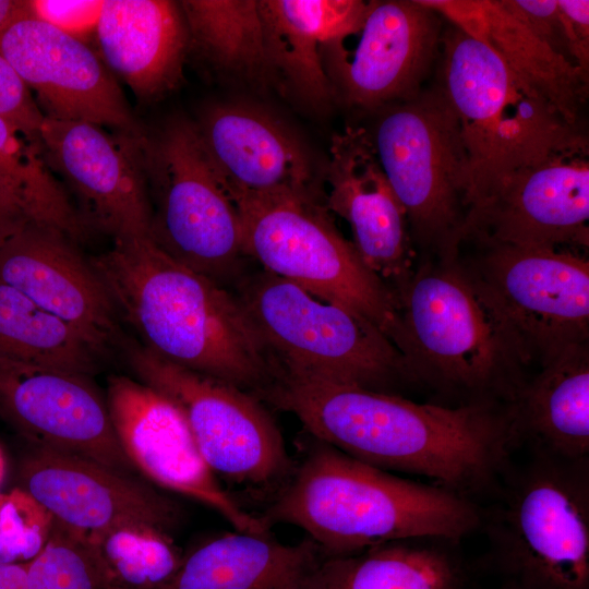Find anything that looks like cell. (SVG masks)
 <instances>
[{"mask_svg":"<svg viewBox=\"0 0 589 589\" xmlns=\"http://www.w3.org/2000/svg\"><path fill=\"white\" fill-rule=\"evenodd\" d=\"M260 400L292 413L305 433L360 461L426 478L479 504L496 492L516 449L503 402H416L285 373Z\"/></svg>","mask_w":589,"mask_h":589,"instance_id":"1","label":"cell"},{"mask_svg":"<svg viewBox=\"0 0 589 589\" xmlns=\"http://www.w3.org/2000/svg\"><path fill=\"white\" fill-rule=\"evenodd\" d=\"M89 260L119 317L159 358L256 398L275 381L277 365L239 298L151 238L113 240Z\"/></svg>","mask_w":589,"mask_h":589,"instance_id":"2","label":"cell"},{"mask_svg":"<svg viewBox=\"0 0 589 589\" xmlns=\"http://www.w3.org/2000/svg\"><path fill=\"white\" fill-rule=\"evenodd\" d=\"M302 458L260 514L272 528H301L324 556L410 538L456 542L481 524L482 505L432 483L360 461L305 433Z\"/></svg>","mask_w":589,"mask_h":589,"instance_id":"3","label":"cell"},{"mask_svg":"<svg viewBox=\"0 0 589 589\" xmlns=\"http://www.w3.org/2000/svg\"><path fill=\"white\" fill-rule=\"evenodd\" d=\"M395 296L410 385L449 405L516 398L531 363L459 256L423 259Z\"/></svg>","mask_w":589,"mask_h":589,"instance_id":"4","label":"cell"},{"mask_svg":"<svg viewBox=\"0 0 589 589\" xmlns=\"http://www.w3.org/2000/svg\"><path fill=\"white\" fill-rule=\"evenodd\" d=\"M482 506L498 589H589V458L528 452Z\"/></svg>","mask_w":589,"mask_h":589,"instance_id":"5","label":"cell"},{"mask_svg":"<svg viewBox=\"0 0 589 589\" xmlns=\"http://www.w3.org/2000/svg\"><path fill=\"white\" fill-rule=\"evenodd\" d=\"M365 129L423 259L454 260L466 239L471 175L459 124L441 89L376 110Z\"/></svg>","mask_w":589,"mask_h":589,"instance_id":"6","label":"cell"},{"mask_svg":"<svg viewBox=\"0 0 589 589\" xmlns=\"http://www.w3.org/2000/svg\"><path fill=\"white\" fill-rule=\"evenodd\" d=\"M278 373L395 393L410 385L402 354L372 322L265 271L237 296Z\"/></svg>","mask_w":589,"mask_h":589,"instance_id":"7","label":"cell"},{"mask_svg":"<svg viewBox=\"0 0 589 589\" xmlns=\"http://www.w3.org/2000/svg\"><path fill=\"white\" fill-rule=\"evenodd\" d=\"M440 89L467 151L472 203L505 173L582 134L488 47L460 29L442 37Z\"/></svg>","mask_w":589,"mask_h":589,"instance_id":"8","label":"cell"},{"mask_svg":"<svg viewBox=\"0 0 589 589\" xmlns=\"http://www.w3.org/2000/svg\"><path fill=\"white\" fill-rule=\"evenodd\" d=\"M231 199L241 220L245 256L257 261L263 271L361 314L396 344V296L339 232L323 197Z\"/></svg>","mask_w":589,"mask_h":589,"instance_id":"9","label":"cell"},{"mask_svg":"<svg viewBox=\"0 0 589 589\" xmlns=\"http://www.w3.org/2000/svg\"><path fill=\"white\" fill-rule=\"evenodd\" d=\"M151 240L219 284L244 255L238 208L212 165L195 122L169 120L144 140Z\"/></svg>","mask_w":589,"mask_h":589,"instance_id":"10","label":"cell"},{"mask_svg":"<svg viewBox=\"0 0 589 589\" xmlns=\"http://www.w3.org/2000/svg\"><path fill=\"white\" fill-rule=\"evenodd\" d=\"M127 354L137 380L181 410L217 479L268 503L287 484L296 461L259 398L225 381L172 364L141 344L131 345Z\"/></svg>","mask_w":589,"mask_h":589,"instance_id":"11","label":"cell"},{"mask_svg":"<svg viewBox=\"0 0 589 589\" xmlns=\"http://www.w3.org/2000/svg\"><path fill=\"white\" fill-rule=\"evenodd\" d=\"M460 261L520 349L540 366L589 340V262L570 250L482 245Z\"/></svg>","mask_w":589,"mask_h":589,"instance_id":"12","label":"cell"},{"mask_svg":"<svg viewBox=\"0 0 589 589\" xmlns=\"http://www.w3.org/2000/svg\"><path fill=\"white\" fill-rule=\"evenodd\" d=\"M589 149L585 133L513 169L467 216L466 241L570 250L588 248Z\"/></svg>","mask_w":589,"mask_h":589,"instance_id":"13","label":"cell"},{"mask_svg":"<svg viewBox=\"0 0 589 589\" xmlns=\"http://www.w3.org/2000/svg\"><path fill=\"white\" fill-rule=\"evenodd\" d=\"M438 14L418 0H373L353 32L323 46L335 99L376 111L421 92L441 47Z\"/></svg>","mask_w":589,"mask_h":589,"instance_id":"14","label":"cell"},{"mask_svg":"<svg viewBox=\"0 0 589 589\" xmlns=\"http://www.w3.org/2000/svg\"><path fill=\"white\" fill-rule=\"evenodd\" d=\"M145 136L86 121L45 118L41 154L75 196L76 211L89 231L97 229L112 240L149 238Z\"/></svg>","mask_w":589,"mask_h":589,"instance_id":"15","label":"cell"},{"mask_svg":"<svg viewBox=\"0 0 589 589\" xmlns=\"http://www.w3.org/2000/svg\"><path fill=\"white\" fill-rule=\"evenodd\" d=\"M106 402L124 454L163 489L193 498L225 518L235 531L264 534L271 527L227 491L201 455L181 410L139 380L112 375Z\"/></svg>","mask_w":589,"mask_h":589,"instance_id":"16","label":"cell"},{"mask_svg":"<svg viewBox=\"0 0 589 589\" xmlns=\"http://www.w3.org/2000/svg\"><path fill=\"white\" fill-rule=\"evenodd\" d=\"M0 53L33 91L45 117L145 134L96 50L29 15L24 1L0 28Z\"/></svg>","mask_w":589,"mask_h":589,"instance_id":"17","label":"cell"},{"mask_svg":"<svg viewBox=\"0 0 589 589\" xmlns=\"http://www.w3.org/2000/svg\"><path fill=\"white\" fill-rule=\"evenodd\" d=\"M0 416L34 447L136 471L117 438L106 398L87 375L0 357Z\"/></svg>","mask_w":589,"mask_h":589,"instance_id":"18","label":"cell"},{"mask_svg":"<svg viewBox=\"0 0 589 589\" xmlns=\"http://www.w3.org/2000/svg\"><path fill=\"white\" fill-rule=\"evenodd\" d=\"M19 479L56 520L86 533L145 525L171 534L181 521L179 504L151 484L77 455L32 446Z\"/></svg>","mask_w":589,"mask_h":589,"instance_id":"19","label":"cell"},{"mask_svg":"<svg viewBox=\"0 0 589 589\" xmlns=\"http://www.w3.org/2000/svg\"><path fill=\"white\" fill-rule=\"evenodd\" d=\"M0 280L73 326L104 354L118 346L116 308L91 260L63 231L28 221L3 239Z\"/></svg>","mask_w":589,"mask_h":589,"instance_id":"20","label":"cell"},{"mask_svg":"<svg viewBox=\"0 0 589 589\" xmlns=\"http://www.w3.org/2000/svg\"><path fill=\"white\" fill-rule=\"evenodd\" d=\"M203 147L231 197L324 199L315 161L284 121L248 103H220L195 123Z\"/></svg>","mask_w":589,"mask_h":589,"instance_id":"21","label":"cell"},{"mask_svg":"<svg viewBox=\"0 0 589 589\" xmlns=\"http://www.w3.org/2000/svg\"><path fill=\"white\" fill-rule=\"evenodd\" d=\"M323 179L325 206L349 224L363 263L396 293L414 269L413 245L405 211L365 128L334 134Z\"/></svg>","mask_w":589,"mask_h":589,"instance_id":"22","label":"cell"},{"mask_svg":"<svg viewBox=\"0 0 589 589\" xmlns=\"http://www.w3.org/2000/svg\"><path fill=\"white\" fill-rule=\"evenodd\" d=\"M272 85L313 112L335 99L324 69L325 44L357 29L368 10L362 0H260Z\"/></svg>","mask_w":589,"mask_h":589,"instance_id":"23","label":"cell"},{"mask_svg":"<svg viewBox=\"0 0 589 589\" xmlns=\"http://www.w3.org/2000/svg\"><path fill=\"white\" fill-rule=\"evenodd\" d=\"M97 55L142 100L173 91L183 74L189 34L179 2L104 0Z\"/></svg>","mask_w":589,"mask_h":589,"instance_id":"24","label":"cell"},{"mask_svg":"<svg viewBox=\"0 0 589 589\" xmlns=\"http://www.w3.org/2000/svg\"><path fill=\"white\" fill-rule=\"evenodd\" d=\"M478 40L573 125L588 98V72L539 39L502 0H418Z\"/></svg>","mask_w":589,"mask_h":589,"instance_id":"25","label":"cell"},{"mask_svg":"<svg viewBox=\"0 0 589 589\" xmlns=\"http://www.w3.org/2000/svg\"><path fill=\"white\" fill-rule=\"evenodd\" d=\"M515 448L589 458V347L573 346L541 365L508 404Z\"/></svg>","mask_w":589,"mask_h":589,"instance_id":"26","label":"cell"},{"mask_svg":"<svg viewBox=\"0 0 589 589\" xmlns=\"http://www.w3.org/2000/svg\"><path fill=\"white\" fill-rule=\"evenodd\" d=\"M323 557L321 548L309 537L285 544L269 532L236 531L184 554L163 589H303Z\"/></svg>","mask_w":589,"mask_h":589,"instance_id":"27","label":"cell"},{"mask_svg":"<svg viewBox=\"0 0 589 589\" xmlns=\"http://www.w3.org/2000/svg\"><path fill=\"white\" fill-rule=\"evenodd\" d=\"M303 589H473L460 542L423 537L324 556Z\"/></svg>","mask_w":589,"mask_h":589,"instance_id":"28","label":"cell"},{"mask_svg":"<svg viewBox=\"0 0 589 589\" xmlns=\"http://www.w3.org/2000/svg\"><path fill=\"white\" fill-rule=\"evenodd\" d=\"M193 48L218 74L256 87L272 85L255 0L179 1Z\"/></svg>","mask_w":589,"mask_h":589,"instance_id":"29","label":"cell"},{"mask_svg":"<svg viewBox=\"0 0 589 589\" xmlns=\"http://www.w3.org/2000/svg\"><path fill=\"white\" fill-rule=\"evenodd\" d=\"M103 354L73 326L0 280V357L91 376Z\"/></svg>","mask_w":589,"mask_h":589,"instance_id":"30","label":"cell"},{"mask_svg":"<svg viewBox=\"0 0 589 589\" xmlns=\"http://www.w3.org/2000/svg\"><path fill=\"white\" fill-rule=\"evenodd\" d=\"M87 534L111 589H163L184 555L171 534L145 525Z\"/></svg>","mask_w":589,"mask_h":589,"instance_id":"31","label":"cell"},{"mask_svg":"<svg viewBox=\"0 0 589 589\" xmlns=\"http://www.w3.org/2000/svg\"><path fill=\"white\" fill-rule=\"evenodd\" d=\"M28 589H111L88 534L55 519L48 542L27 562Z\"/></svg>","mask_w":589,"mask_h":589,"instance_id":"32","label":"cell"},{"mask_svg":"<svg viewBox=\"0 0 589 589\" xmlns=\"http://www.w3.org/2000/svg\"><path fill=\"white\" fill-rule=\"evenodd\" d=\"M55 518L22 488L0 493V562L27 563L49 540Z\"/></svg>","mask_w":589,"mask_h":589,"instance_id":"33","label":"cell"},{"mask_svg":"<svg viewBox=\"0 0 589 589\" xmlns=\"http://www.w3.org/2000/svg\"><path fill=\"white\" fill-rule=\"evenodd\" d=\"M0 172L19 184L46 212L62 208L67 194L40 149L0 120Z\"/></svg>","mask_w":589,"mask_h":589,"instance_id":"34","label":"cell"},{"mask_svg":"<svg viewBox=\"0 0 589 589\" xmlns=\"http://www.w3.org/2000/svg\"><path fill=\"white\" fill-rule=\"evenodd\" d=\"M45 118L26 83L0 53V120L40 149Z\"/></svg>","mask_w":589,"mask_h":589,"instance_id":"35","label":"cell"},{"mask_svg":"<svg viewBox=\"0 0 589 589\" xmlns=\"http://www.w3.org/2000/svg\"><path fill=\"white\" fill-rule=\"evenodd\" d=\"M502 2L555 53L579 67L570 28L557 0H502Z\"/></svg>","mask_w":589,"mask_h":589,"instance_id":"36","label":"cell"},{"mask_svg":"<svg viewBox=\"0 0 589 589\" xmlns=\"http://www.w3.org/2000/svg\"><path fill=\"white\" fill-rule=\"evenodd\" d=\"M29 15L89 45L100 17L104 0L24 1Z\"/></svg>","mask_w":589,"mask_h":589,"instance_id":"37","label":"cell"},{"mask_svg":"<svg viewBox=\"0 0 589 589\" xmlns=\"http://www.w3.org/2000/svg\"><path fill=\"white\" fill-rule=\"evenodd\" d=\"M28 221L47 225L24 190L0 172V242Z\"/></svg>","mask_w":589,"mask_h":589,"instance_id":"38","label":"cell"},{"mask_svg":"<svg viewBox=\"0 0 589 589\" xmlns=\"http://www.w3.org/2000/svg\"><path fill=\"white\" fill-rule=\"evenodd\" d=\"M572 33L579 67L589 70V1L557 0Z\"/></svg>","mask_w":589,"mask_h":589,"instance_id":"39","label":"cell"},{"mask_svg":"<svg viewBox=\"0 0 589 589\" xmlns=\"http://www.w3.org/2000/svg\"><path fill=\"white\" fill-rule=\"evenodd\" d=\"M0 589H28L27 563L0 562Z\"/></svg>","mask_w":589,"mask_h":589,"instance_id":"40","label":"cell"},{"mask_svg":"<svg viewBox=\"0 0 589 589\" xmlns=\"http://www.w3.org/2000/svg\"><path fill=\"white\" fill-rule=\"evenodd\" d=\"M22 1L0 0V28L19 11Z\"/></svg>","mask_w":589,"mask_h":589,"instance_id":"41","label":"cell"},{"mask_svg":"<svg viewBox=\"0 0 589 589\" xmlns=\"http://www.w3.org/2000/svg\"><path fill=\"white\" fill-rule=\"evenodd\" d=\"M4 476H5V459H4L2 449L0 448V485L4 479Z\"/></svg>","mask_w":589,"mask_h":589,"instance_id":"42","label":"cell"}]
</instances>
